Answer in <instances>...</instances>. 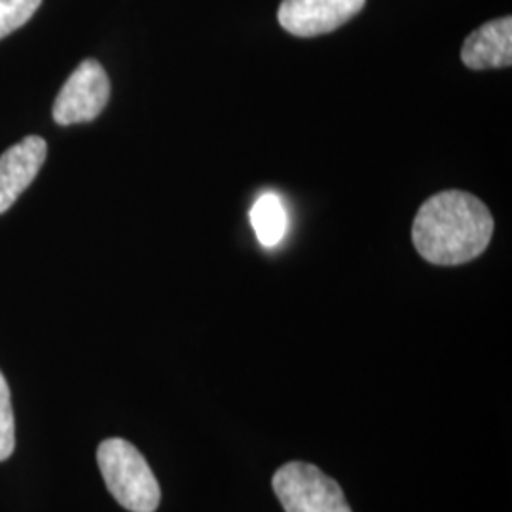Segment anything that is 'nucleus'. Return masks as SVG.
I'll list each match as a JSON object with an SVG mask.
<instances>
[{"instance_id":"39448f33","label":"nucleus","mask_w":512,"mask_h":512,"mask_svg":"<svg viewBox=\"0 0 512 512\" xmlns=\"http://www.w3.org/2000/svg\"><path fill=\"white\" fill-rule=\"evenodd\" d=\"M365 4L366 0H283L277 21L294 37H319L346 25Z\"/></svg>"},{"instance_id":"f03ea898","label":"nucleus","mask_w":512,"mask_h":512,"mask_svg":"<svg viewBox=\"0 0 512 512\" xmlns=\"http://www.w3.org/2000/svg\"><path fill=\"white\" fill-rule=\"evenodd\" d=\"M97 465L112 497L129 512H156L162 490L145 456L124 439L103 440Z\"/></svg>"},{"instance_id":"423d86ee","label":"nucleus","mask_w":512,"mask_h":512,"mask_svg":"<svg viewBox=\"0 0 512 512\" xmlns=\"http://www.w3.org/2000/svg\"><path fill=\"white\" fill-rule=\"evenodd\" d=\"M48 145L42 137L29 135L0 156V215L8 211L27 186L37 179L46 162Z\"/></svg>"},{"instance_id":"f257e3e1","label":"nucleus","mask_w":512,"mask_h":512,"mask_svg":"<svg viewBox=\"0 0 512 512\" xmlns=\"http://www.w3.org/2000/svg\"><path fill=\"white\" fill-rule=\"evenodd\" d=\"M494 236L490 209L473 194L444 190L423 203L412 224V241L427 262L459 266L482 255Z\"/></svg>"},{"instance_id":"7ed1b4c3","label":"nucleus","mask_w":512,"mask_h":512,"mask_svg":"<svg viewBox=\"0 0 512 512\" xmlns=\"http://www.w3.org/2000/svg\"><path fill=\"white\" fill-rule=\"evenodd\" d=\"M272 484L285 512H353L338 482L311 463H285Z\"/></svg>"},{"instance_id":"9d476101","label":"nucleus","mask_w":512,"mask_h":512,"mask_svg":"<svg viewBox=\"0 0 512 512\" xmlns=\"http://www.w3.org/2000/svg\"><path fill=\"white\" fill-rule=\"evenodd\" d=\"M42 0H0V38L8 37L35 16Z\"/></svg>"},{"instance_id":"20e7f679","label":"nucleus","mask_w":512,"mask_h":512,"mask_svg":"<svg viewBox=\"0 0 512 512\" xmlns=\"http://www.w3.org/2000/svg\"><path fill=\"white\" fill-rule=\"evenodd\" d=\"M110 99L109 74L95 59L82 61L69 76L54 103V120L73 126L95 120Z\"/></svg>"},{"instance_id":"6e6552de","label":"nucleus","mask_w":512,"mask_h":512,"mask_svg":"<svg viewBox=\"0 0 512 512\" xmlns=\"http://www.w3.org/2000/svg\"><path fill=\"white\" fill-rule=\"evenodd\" d=\"M251 226L266 249H274L283 241L289 228V215L277 194L266 192L256 200L251 209Z\"/></svg>"},{"instance_id":"0eeeda50","label":"nucleus","mask_w":512,"mask_h":512,"mask_svg":"<svg viewBox=\"0 0 512 512\" xmlns=\"http://www.w3.org/2000/svg\"><path fill=\"white\" fill-rule=\"evenodd\" d=\"M461 61L473 71L511 67V16L488 21L473 31L461 48Z\"/></svg>"},{"instance_id":"1a4fd4ad","label":"nucleus","mask_w":512,"mask_h":512,"mask_svg":"<svg viewBox=\"0 0 512 512\" xmlns=\"http://www.w3.org/2000/svg\"><path fill=\"white\" fill-rule=\"evenodd\" d=\"M16 448V421L12 410V395L10 387L0 372V461L12 456Z\"/></svg>"}]
</instances>
